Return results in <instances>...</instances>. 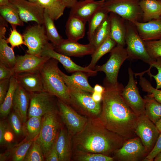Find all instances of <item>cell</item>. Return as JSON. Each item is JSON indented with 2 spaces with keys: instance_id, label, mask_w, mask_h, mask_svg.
I'll return each instance as SVG.
<instances>
[{
  "instance_id": "1",
  "label": "cell",
  "mask_w": 161,
  "mask_h": 161,
  "mask_svg": "<svg viewBox=\"0 0 161 161\" xmlns=\"http://www.w3.org/2000/svg\"><path fill=\"white\" fill-rule=\"evenodd\" d=\"M104 86L101 110L98 118L106 128L126 140L137 136L135 130L139 116L122 97L123 85L118 82Z\"/></svg>"
},
{
  "instance_id": "2",
  "label": "cell",
  "mask_w": 161,
  "mask_h": 161,
  "mask_svg": "<svg viewBox=\"0 0 161 161\" xmlns=\"http://www.w3.org/2000/svg\"><path fill=\"white\" fill-rule=\"evenodd\" d=\"M126 140L106 128L98 118H88L83 129L72 137V150L113 157Z\"/></svg>"
},
{
  "instance_id": "3",
  "label": "cell",
  "mask_w": 161,
  "mask_h": 161,
  "mask_svg": "<svg viewBox=\"0 0 161 161\" xmlns=\"http://www.w3.org/2000/svg\"><path fill=\"white\" fill-rule=\"evenodd\" d=\"M58 62L50 58L40 68L44 89L69 105V89L59 73Z\"/></svg>"
},
{
  "instance_id": "4",
  "label": "cell",
  "mask_w": 161,
  "mask_h": 161,
  "mask_svg": "<svg viewBox=\"0 0 161 161\" xmlns=\"http://www.w3.org/2000/svg\"><path fill=\"white\" fill-rule=\"evenodd\" d=\"M67 86L70 97L69 105L78 113L88 118H98L101 110L100 103L94 101L90 93Z\"/></svg>"
},
{
  "instance_id": "5",
  "label": "cell",
  "mask_w": 161,
  "mask_h": 161,
  "mask_svg": "<svg viewBox=\"0 0 161 161\" xmlns=\"http://www.w3.org/2000/svg\"><path fill=\"white\" fill-rule=\"evenodd\" d=\"M58 113V109L43 116L41 129L36 139L43 148L45 159L55 141L61 126Z\"/></svg>"
},
{
  "instance_id": "6",
  "label": "cell",
  "mask_w": 161,
  "mask_h": 161,
  "mask_svg": "<svg viewBox=\"0 0 161 161\" xmlns=\"http://www.w3.org/2000/svg\"><path fill=\"white\" fill-rule=\"evenodd\" d=\"M126 23L125 41L127 45L126 49L128 59L141 60L150 65L155 60L148 54L144 41L139 35L135 26L132 22L126 21Z\"/></svg>"
},
{
  "instance_id": "7",
  "label": "cell",
  "mask_w": 161,
  "mask_h": 161,
  "mask_svg": "<svg viewBox=\"0 0 161 161\" xmlns=\"http://www.w3.org/2000/svg\"><path fill=\"white\" fill-rule=\"evenodd\" d=\"M110 52V56L107 61L102 65L95 66L94 69L105 74L104 86L114 85L118 82L117 79L120 68L125 60L128 58L126 49L119 44H117Z\"/></svg>"
},
{
  "instance_id": "8",
  "label": "cell",
  "mask_w": 161,
  "mask_h": 161,
  "mask_svg": "<svg viewBox=\"0 0 161 161\" xmlns=\"http://www.w3.org/2000/svg\"><path fill=\"white\" fill-rule=\"evenodd\" d=\"M140 0H107L103 7L109 13L117 14L131 22L142 20L143 12L139 4Z\"/></svg>"
},
{
  "instance_id": "9",
  "label": "cell",
  "mask_w": 161,
  "mask_h": 161,
  "mask_svg": "<svg viewBox=\"0 0 161 161\" xmlns=\"http://www.w3.org/2000/svg\"><path fill=\"white\" fill-rule=\"evenodd\" d=\"M22 35L28 54L40 56L43 49L51 44L43 24H37L28 27Z\"/></svg>"
},
{
  "instance_id": "10",
  "label": "cell",
  "mask_w": 161,
  "mask_h": 161,
  "mask_svg": "<svg viewBox=\"0 0 161 161\" xmlns=\"http://www.w3.org/2000/svg\"><path fill=\"white\" fill-rule=\"evenodd\" d=\"M55 96L45 92L31 93L27 116L42 117L58 109Z\"/></svg>"
},
{
  "instance_id": "11",
  "label": "cell",
  "mask_w": 161,
  "mask_h": 161,
  "mask_svg": "<svg viewBox=\"0 0 161 161\" xmlns=\"http://www.w3.org/2000/svg\"><path fill=\"white\" fill-rule=\"evenodd\" d=\"M58 114L69 133L72 136L80 131L86 123L88 118L74 109L61 99H56Z\"/></svg>"
},
{
  "instance_id": "12",
  "label": "cell",
  "mask_w": 161,
  "mask_h": 161,
  "mask_svg": "<svg viewBox=\"0 0 161 161\" xmlns=\"http://www.w3.org/2000/svg\"><path fill=\"white\" fill-rule=\"evenodd\" d=\"M148 152L138 136L126 140L115 152L114 160L120 161L143 160Z\"/></svg>"
},
{
  "instance_id": "13",
  "label": "cell",
  "mask_w": 161,
  "mask_h": 161,
  "mask_svg": "<svg viewBox=\"0 0 161 161\" xmlns=\"http://www.w3.org/2000/svg\"><path fill=\"white\" fill-rule=\"evenodd\" d=\"M128 82L122 92V97L126 104L138 116L144 115L145 100L140 95L134 78V73L131 67L128 69Z\"/></svg>"
},
{
  "instance_id": "14",
  "label": "cell",
  "mask_w": 161,
  "mask_h": 161,
  "mask_svg": "<svg viewBox=\"0 0 161 161\" xmlns=\"http://www.w3.org/2000/svg\"><path fill=\"white\" fill-rule=\"evenodd\" d=\"M135 133L148 153L154 147L160 134L155 124L145 114L139 116Z\"/></svg>"
},
{
  "instance_id": "15",
  "label": "cell",
  "mask_w": 161,
  "mask_h": 161,
  "mask_svg": "<svg viewBox=\"0 0 161 161\" xmlns=\"http://www.w3.org/2000/svg\"><path fill=\"white\" fill-rule=\"evenodd\" d=\"M10 2L17 8L23 22L34 21L38 24H43L44 9L37 3L27 0H10Z\"/></svg>"
},
{
  "instance_id": "16",
  "label": "cell",
  "mask_w": 161,
  "mask_h": 161,
  "mask_svg": "<svg viewBox=\"0 0 161 161\" xmlns=\"http://www.w3.org/2000/svg\"><path fill=\"white\" fill-rule=\"evenodd\" d=\"M40 56H46L57 60L63 66L68 73H74L81 71L86 73L89 76H95L97 72L83 67L75 64L69 56L59 53L54 49V46L51 43L42 51Z\"/></svg>"
},
{
  "instance_id": "17",
  "label": "cell",
  "mask_w": 161,
  "mask_h": 161,
  "mask_svg": "<svg viewBox=\"0 0 161 161\" xmlns=\"http://www.w3.org/2000/svg\"><path fill=\"white\" fill-rule=\"evenodd\" d=\"M54 49L57 52L68 56L81 57L91 55L95 47L89 43L83 44L67 38L63 39L59 44L54 46Z\"/></svg>"
},
{
  "instance_id": "18",
  "label": "cell",
  "mask_w": 161,
  "mask_h": 161,
  "mask_svg": "<svg viewBox=\"0 0 161 161\" xmlns=\"http://www.w3.org/2000/svg\"><path fill=\"white\" fill-rule=\"evenodd\" d=\"M49 57L28 53L16 56V62L13 68L14 75L24 72L39 70Z\"/></svg>"
},
{
  "instance_id": "19",
  "label": "cell",
  "mask_w": 161,
  "mask_h": 161,
  "mask_svg": "<svg viewBox=\"0 0 161 161\" xmlns=\"http://www.w3.org/2000/svg\"><path fill=\"white\" fill-rule=\"evenodd\" d=\"M144 41L157 40L161 39V19H153L146 22H132Z\"/></svg>"
},
{
  "instance_id": "20",
  "label": "cell",
  "mask_w": 161,
  "mask_h": 161,
  "mask_svg": "<svg viewBox=\"0 0 161 161\" xmlns=\"http://www.w3.org/2000/svg\"><path fill=\"white\" fill-rule=\"evenodd\" d=\"M72 137L66 127L61 126L55 141L59 161H71L73 152Z\"/></svg>"
},
{
  "instance_id": "21",
  "label": "cell",
  "mask_w": 161,
  "mask_h": 161,
  "mask_svg": "<svg viewBox=\"0 0 161 161\" xmlns=\"http://www.w3.org/2000/svg\"><path fill=\"white\" fill-rule=\"evenodd\" d=\"M30 96L31 93L18 83L14 94L13 108L23 123L27 120Z\"/></svg>"
},
{
  "instance_id": "22",
  "label": "cell",
  "mask_w": 161,
  "mask_h": 161,
  "mask_svg": "<svg viewBox=\"0 0 161 161\" xmlns=\"http://www.w3.org/2000/svg\"><path fill=\"white\" fill-rule=\"evenodd\" d=\"M104 1L82 0L71 8L69 15L88 21L92 15L103 6Z\"/></svg>"
},
{
  "instance_id": "23",
  "label": "cell",
  "mask_w": 161,
  "mask_h": 161,
  "mask_svg": "<svg viewBox=\"0 0 161 161\" xmlns=\"http://www.w3.org/2000/svg\"><path fill=\"white\" fill-rule=\"evenodd\" d=\"M39 70L14 75L18 83L28 92L33 93L44 91Z\"/></svg>"
},
{
  "instance_id": "24",
  "label": "cell",
  "mask_w": 161,
  "mask_h": 161,
  "mask_svg": "<svg viewBox=\"0 0 161 161\" xmlns=\"http://www.w3.org/2000/svg\"><path fill=\"white\" fill-rule=\"evenodd\" d=\"M109 17L110 24L111 38L117 43L124 47L126 26L125 20L117 14L109 13Z\"/></svg>"
},
{
  "instance_id": "25",
  "label": "cell",
  "mask_w": 161,
  "mask_h": 161,
  "mask_svg": "<svg viewBox=\"0 0 161 161\" xmlns=\"http://www.w3.org/2000/svg\"><path fill=\"white\" fill-rule=\"evenodd\" d=\"M59 73L66 86L74 87L79 89L92 93L94 89L89 84L88 78L89 76L81 71L73 73L68 75L59 69Z\"/></svg>"
},
{
  "instance_id": "26",
  "label": "cell",
  "mask_w": 161,
  "mask_h": 161,
  "mask_svg": "<svg viewBox=\"0 0 161 161\" xmlns=\"http://www.w3.org/2000/svg\"><path fill=\"white\" fill-rule=\"evenodd\" d=\"M86 22L77 17L69 15L65 27L67 38L78 41L83 38L85 33Z\"/></svg>"
},
{
  "instance_id": "27",
  "label": "cell",
  "mask_w": 161,
  "mask_h": 161,
  "mask_svg": "<svg viewBox=\"0 0 161 161\" xmlns=\"http://www.w3.org/2000/svg\"><path fill=\"white\" fill-rule=\"evenodd\" d=\"M139 4L143 12L142 22L160 18L161 0H140Z\"/></svg>"
},
{
  "instance_id": "28",
  "label": "cell",
  "mask_w": 161,
  "mask_h": 161,
  "mask_svg": "<svg viewBox=\"0 0 161 161\" xmlns=\"http://www.w3.org/2000/svg\"><path fill=\"white\" fill-rule=\"evenodd\" d=\"M36 138L28 141L23 140L10 150L1 154L0 160L5 161L9 159L13 161H24L28 149Z\"/></svg>"
},
{
  "instance_id": "29",
  "label": "cell",
  "mask_w": 161,
  "mask_h": 161,
  "mask_svg": "<svg viewBox=\"0 0 161 161\" xmlns=\"http://www.w3.org/2000/svg\"><path fill=\"white\" fill-rule=\"evenodd\" d=\"M41 6L54 20L64 14L66 7L62 0H38L36 2Z\"/></svg>"
},
{
  "instance_id": "30",
  "label": "cell",
  "mask_w": 161,
  "mask_h": 161,
  "mask_svg": "<svg viewBox=\"0 0 161 161\" xmlns=\"http://www.w3.org/2000/svg\"><path fill=\"white\" fill-rule=\"evenodd\" d=\"M117 44L116 42L110 36L108 37L103 42L95 48L91 55V60L89 64L86 66L87 68L94 70L98 61L103 55L110 52Z\"/></svg>"
},
{
  "instance_id": "31",
  "label": "cell",
  "mask_w": 161,
  "mask_h": 161,
  "mask_svg": "<svg viewBox=\"0 0 161 161\" xmlns=\"http://www.w3.org/2000/svg\"><path fill=\"white\" fill-rule=\"evenodd\" d=\"M145 114L154 124L161 118V103L157 101L152 94L145 95Z\"/></svg>"
},
{
  "instance_id": "32",
  "label": "cell",
  "mask_w": 161,
  "mask_h": 161,
  "mask_svg": "<svg viewBox=\"0 0 161 161\" xmlns=\"http://www.w3.org/2000/svg\"><path fill=\"white\" fill-rule=\"evenodd\" d=\"M24 123L23 134L25 136L24 141L36 138L40 131L43 120L42 117L32 116Z\"/></svg>"
},
{
  "instance_id": "33",
  "label": "cell",
  "mask_w": 161,
  "mask_h": 161,
  "mask_svg": "<svg viewBox=\"0 0 161 161\" xmlns=\"http://www.w3.org/2000/svg\"><path fill=\"white\" fill-rule=\"evenodd\" d=\"M5 36H0V63L9 68H13L16 62L13 50L8 44Z\"/></svg>"
},
{
  "instance_id": "34",
  "label": "cell",
  "mask_w": 161,
  "mask_h": 161,
  "mask_svg": "<svg viewBox=\"0 0 161 161\" xmlns=\"http://www.w3.org/2000/svg\"><path fill=\"white\" fill-rule=\"evenodd\" d=\"M54 20L44 10V26L46 34L49 41L55 46L59 44L63 40L55 26Z\"/></svg>"
},
{
  "instance_id": "35",
  "label": "cell",
  "mask_w": 161,
  "mask_h": 161,
  "mask_svg": "<svg viewBox=\"0 0 161 161\" xmlns=\"http://www.w3.org/2000/svg\"><path fill=\"white\" fill-rule=\"evenodd\" d=\"M18 84L17 80L14 75L10 79L9 88L2 103L0 106V117L7 116L9 114L13 106V101L14 92Z\"/></svg>"
},
{
  "instance_id": "36",
  "label": "cell",
  "mask_w": 161,
  "mask_h": 161,
  "mask_svg": "<svg viewBox=\"0 0 161 161\" xmlns=\"http://www.w3.org/2000/svg\"><path fill=\"white\" fill-rule=\"evenodd\" d=\"M0 16L11 25L24 26V22L20 17L17 8L11 3L0 6Z\"/></svg>"
},
{
  "instance_id": "37",
  "label": "cell",
  "mask_w": 161,
  "mask_h": 161,
  "mask_svg": "<svg viewBox=\"0 0 161 161\" xmlns=\"http://www.w3.org/2000/svg\"><path fill=\"white\" fill-rule=\"evenodd\" d=\"M110 27L109 15L95 31L89 41L95 48L110 36Z\"/></svg>"
},
{
  "instance_id": "38",
  "label": "cell",
  "mask_w": 161,
  "mask_h": 161,
  "mask_svg": "<svg viewBox=\"0 0 161 161\" xmlns=\"http://www.w3.org/2000/svg\"><path fill=\"white\" fill-rule=\"evenodd\" d=\"M109 12L103 6L97 10L88 21V30L87 37L89 41L92 38L95 31L109 15Z\"/></svg>"
},
{
  "instance_id": "39",
  "label": "cell",
  "mask_w": 161,
  "mask_h": 161,
  "mask_svg": "<svg viewBox=\"0 0 161 161\" xmlns=\"http://www.w3.org/2000/svg\"><path fill=\"white\" fill-rule=\"evenodd\" d=\"M113 157L96 153L73 151L71 160L75 161H113Z\"/></svg>"
},
{
  "instance_id": "40",
  "label": "cell",
  "mask_w": 161,
  "mask_h": 161,
  "mask_svg": "<svg viewBox=\"0 0 161 161\" xmlns=\"http://www.w3.org/2000/svg\"><path fill=\"white\" fill-rule=\"evenodd\" d=\"M44 161L45 158L43 150L36 139L28 149L24 161Z\"/></svg>"
},
{
  "instance_id": "41",
  "label": "cell",
  "mask_w": 161,
  "mask_h": 161,
  "mask_svg": "<svg viewBox=\"0 0 161 161\" xmlns=\"http://www.w3.org/2000/svg\"><path fill=\"white\" fill-rule=\"evenodd\" d=\"M149 68L143 72H147L151 79L153 77L156 83V89L161 88V57H158L156 60L153 61L150 65Z\"/></svg>"
},
{
  "instance_id": "42",
  "label": "cell",
  "mask_w": 161,
  "mask_h": 161,
  "mask_svg": "<svg viewBox=\"0 0 161 161\" xmlns=\"http://www.w3.org/2000/svg\"><path fill=\"white\" fill-rule=\"evenodd\" d=\"M135 76L138 75L140 76L139 84L142 90L148 93L152 94L155 99L161 103V90L154 88L151 83L143 75L139 73H134Z\"/></svg>"
},
{
  "instance_id": "43",
  "label": "cell",
  "mask_w": 161,
  "mask_h": 161,
  "mask_svg": "<svg viewBox=\"0 0 161 161\" xmlns=\"http://www.w3.org/2000/svg\"><path fill=\"white\" fill-rule=\"evenodd\" d=\"M145 47L150 56L156 60L158 57H161V39L154 41H144Z\"/></svg>"
},
{
  "instance_id": "44",
  "label": "cell",
  "mask_w": 161,
  "mask_h": 161,
  "mask_svg": "<svg viewBox=\"0 0 161 161\" xmlns=\"http://www.w3.org/2000/svg\"><path fill=\"white\" fill-rule=\"evenodd\" d=\"M8 120L11 129L16 135L21 136L24 134L23 123L15 111L10 114Z\"/></svg>"
},
{
  "instance_id": "45",
  "label": "cell",
  "mask_w": 161,
  "mask_h": 161,
  "mask_svg": "<svg viewBox=\"0 0 161 161\" xmlns=\"http://www.w3.org/2000/svg\"><path fill=\"white\" fill-rule=\"evenodd\" d=\"M12 29L10 34L7 40V43L11 45L13 49L22 44H25L23 35L17 31L16 26L11 25Z\"/></svg>"
},
{
  "instance_id": "46",
  "label": "cell",
  "mask_w": 161,
  "mask_h": 161,
  "mask_svg": "<svg viewBox=\"0 0 161 161\" xmlns=\"http://www.w3.org/2000/svg\"><path fill=\"white\" fill-rule=\"evenodd\" d=\"M161 151V133L158 137L152 150L148 154L143 161H153L155 157Z\"/></svg>"
},
{
  "instance_id": "47",
  "label": "cell",
  "mask_w": 161,
  "mask_h": 161,
  "mask_svg": "<svg viewBox=\"0 0 161 161\" xmlns=\"http://www.w3.org/2000/svg\"><path fill=\"white\" fill-rule=\"evenodd\" d=\"M10 79L0 80V104L3 102L9 88Z\"/></svg>"
},
{
  "instance_id": "48",
  "label": "cell",
  "mask_w": 161,
  "mask_h": 161,
  "mask_svg": "<svg viewBox=\"0 0 161 161\" xmlns=\"http://www.w3.org/2000/svg\"><path fill=\"white\" fill-rule=\"evenodd\" d=\"M14 75L13 68H9L0 63V80L10 79Z\"/></svg>"
},
{
  "instance_id": "49",
  "label": "cell",
  "mask_w": 161,
  "mask_h": 161,
  "mask_svg": "<svg viewBox=\"0 0 161 161\" xmlns=\"http://www.w3.org/2000/svg\"><path fill=\"white\" fill-rule=\"evenodd\" d=\"M45 161H59V155L56 147L55 141L52 147L48 156L45 158Z\"/></svg>"
},
{
  "instance_id": "50",
  "label": "cell",
  "mask_w": 161,
  "mask_h": 161,
  "mask_svg": "<svg viewBox=\"0 0 161 161\" xmlns=\"http://www.w3.org/2000/svg\"><path fill=\"white\" fill-rule=\"evenodd\" d=\"M8 127L7 126L3 121L0 122V144L1 145H4L5 144V135Z\"/></svg>"
},
{
  "instance_id": "51",
  "label": "cell",
  "mask_w": 161,
  "mask_h": 161,
  "mask_svg": "<svg viewBox=\"0 0 161 161\" xmlns=\"http://www.w3.org/2000/svg\"><path fill=\"white\" fill-rule=\"evenodd\" d=\"M92 97L95 102L100 103L102 100V94L94 92L91 94Z\"/></svg>"
},
{
  "instance_id": "52",
  "label": "cell",
  "mask_w": 161,
  "mask_h": 161,
  "mask_svg": "<svg viewBox=\"0 0 161 161\" xmlns=\"http://www.w3.org/2000/svg\"><path fill=\"white\" fill-rule=\"evenodd\" d=\"M66 7L71 8L73 7L78 1L77 0H62Z\"/></svg>"
},
{
  "instance_id": "53",
  "label": "cell",
  "mask_w": 161,
  "mask_h": 161,
  "mask_svg": "<svg viewBox=\"0 0 161 161\" xmlns=\"http://www.w3.org/2000/svg\"><path fill=\"white\" fill-rule=\"evenodd\" d=\"M94 92L103 94V93L104 91L105 88L104 86H103L99 84H96L94 87Z\"/></svg>"
},
{
  "instance_id": "54",
  "label": "cell",
  "mask_w": 161,
  "mask_h": 161,
  "mask_svg": "<svg viewBox=\"0 0 161 161\" xmlns=\"http://www.w3.org/2000/svg\"><path fill=\"white\" fill-rule=\"evenodd\" d=\"M160 133H161V118L155 124Z\"/></svg>"
},
{
  "instance_id": "55",
  "label": "cell",
  "mask_w": 161,
  "mask_h": 161,
  "mask_svg": "<svg viewBox=\"0 0 161 161\" xmlns=\"http://www.w3.org/2000/svg\"><path fill=\"white\" fill-rule=\"evenodd\" d=\"M10 4V0H0V6L9 5Z\"/></svg>"
},
{
  "instance_id": "56",
  "label": "cell",
  "mask_w": 161,
  "mask_h": 161,
  "mask_svg": "<svg viewBox=\"0 0 161 161\" xmlns=\"http://www.w3.org/2000/svg\"><path fill=\"white\" fill-rule=\"evenodd\" d=\"M153 161H161V151L155 157Z\"/></svg>"
},
{
  "instance_id": "57",
  "label": "cell",
  "mask_w": 161,
  "mask_h": 161,
  "mask_svg": "<svg viewBox=\"0 0 161 161\" xmlns=\"http://www.w3.org/2000/svg\"><path fill=\"white\" fill-rule=\"evenodd\" d=\"M29 1L32 2L36 3L38 0H27Z\"/></svg>"
},
{
  "instance_id": "58",
  "label": "cell",
  "mask_w": 161,
  "mask_h": 161,
  "mask_svg": "<svg viewBox=\"0 0 161 161\" xmlns=\"http://www.w3.org/2000/svg\"><path fill=\"white\" fill-rule=\"evenodd\" d=\"M102 0V1H105L107 0Z\"/></svg>"
},
{
  "instance_id": "59",
  "label": "cell",
  "mask_w": 161,
  "mask_h": 161,
  "mask_svg": "<svg viewBox=\"0 0 161 161\" xmlns=\"http://www.w3.org/2000/svg\"><path fill=\"white\" fill-rule=\"evenodd\" d=\"M88 1H95V0H87Z\"/></svg>"
},
{
  "instance_id": "60",
  "label": "cell",
  "mask_w": 161,
  "mask_h": 161,
  "mask_svg": "<svg viewBox=\"0 0 161 161\" xmlns=\"http://www.w3.org/2000/svg\"><path fill=\"white\" fill-rule=\"evenodd\" d=\"M160 18L161 19V17H160Z\"/></svg>"
}]
</instances>
